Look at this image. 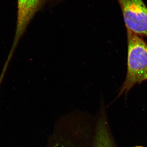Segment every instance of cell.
Instances as JSON below:
<instances>
[{"label": "cell", "instance_id": "6da1fadb", "mask_svg": "<svg viewBox=\"0 0 147 147\" xmlns=\"http://www.w3.org/2000/svg\"><path fill=\"white\" fill-rule=\"evenodd\" d=\"M127 29V71L117 98L127 94L132 87L147 80V43L139 36Z\"/></svg>", "mask_w": 147, "mask_h": 147}, {"label": "cell", "instance_id": "7a4b0ae2", "mask_svg": "<svg viewBox=\"0 0 147 147\" xmlns=\"http://www.w3.org/2000/svg\"><path fill=\"white\" fill-rule=\"evenodd\" d=\"M120 6L126 28L147 37V7L142 0H117Z\"/></svg>", "mask_w": 147, "mask_h": 147}, {"label": "cell", "instance_id": "3957f363", "mask_svg": "<svg viewBox=\"0 0 147 147\" xmlns=\"http://www.w3.org/2000/svg\"><path fill=\"white\" fill-rule=\"evenodd\" d=\"M64 0H17L18 11L14 38L19 40L36 13L47 6L57 5Z\"/></svg>", "mask_w": 147, "mask_h": 147}, {"label": "cell", "instance_id": "277c9868", "mask_svg": "<svg viewBox=\"0 0 147 147\" xmlns=\"http://www.w3.org/2000/svg\"><path fill=\"white\" fill-rule=\"evenodd\" d=\"M92 147H117L110 130L104 107H100L96 116L94 141Z\"/></svg>", "mask_w": 147, "mask_h": 147}, {"label": "cell", "instance_id": "5b68a950", "mask_svg": "<svg viewBox=\"0 0 147 147\" xmlns=\"http://www.w3.org/2000/svg\"><path fill=\"white\" fill-rule=\"evenodd\" d=\"M142 147V146H137V147Z\"/></svg>", "mask_w": 147, "mask_h": 147}]
</instances>
